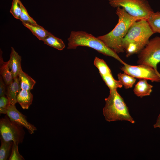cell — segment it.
Masks as SVG:
<instances>
[{
    "instance_id": "22",
    "label": "cell",
    "mask_w": 160,
    "mask_h": 160,
    "mask_svg": "<svg viewBox=\"0 0 160 160\" xmlns=\"http://www.w3.org/2000/svg\"><path fill=\"white\" fill-rule=\"evenodd\" d=\"M101 77L109 89L110 90L116 89L118 88H121L123 86L122 84L119 80H116L114 79L112 74Z\"/></svg>"
},
{
    "instance_id": "14",
    "label": "cell",
    "mask_w": 160,
    "mask_h": 160,
    "mask_svg": "<svg viewBox=\"0 0 160 160\" xmlns=\"http://www.w3.org/2000/svg\"><path fill=\"white\" fill-rule=\"evenodd\" d=\"M33 95L30 90L21 89L17 96V102L23 109H28L32 103Z\"/></svg>"
},
{
    "instance_id": "28",
    "label": "cell",
    "mask_w": 160,
    "mask_h": 160,
    "mask_svg": "<svg viewBox=\"0 0 160 160\" xmlns=\"http://www.w3.org/2000/svg\"><path fill=\"white\" fill-rule=\"evenodd\" d=\"M153 127L154 128L159 127L160 128V114L157 119L156 123L154 125Z\"/></svg>"
},
{
    "instance_id": "20",
    "label": "cell",
    "mask_w": 160,
    "mask_h": 160,
    "mask_svg": "<svg viewBox=\"0 0 160 160\" xmlns=\"http://www.w3.org/2000/svg\"><path fill=\"white\" fill-rule=\"evenodd\" d=\"M94 64L98 69L101 76L112 74L111 70L103 60L96 57L95 58Z\"/></svg>"
},
{
    "instance_id": "21",
    "label": "cell",
    "mask_w": 160,
    "mask_h": 160,
    "mask_svg": "<svg viewBox=\"0 0 160 160\" xmlns=\"http://www.w3.org/2000/svg\"><path fill=\"white\" fill-rule=\"evenodd\" d=\"M119 80L126 89L132 88L136 81L135 78L125 73L118 74Z\"/></svg>"
},
{
    "instance_id": "15",
    "label": "cell",
    "mask_w": 160,
    "mask_h": 160,
    "mask_svg": "<svg viewBox=\"0 0 160 160\" xmlns=\"http://www.w3.org/2000/svg\"><path fill=\"white\" fill-rule=\"evenodd\" d=\"M22 24L40 40L43 41L50 33L38 24H33L25 23H22Z\"/></svg>"
},
{
    "instance_id": "24",
    "label": "cell",
    "mask_w": 160,
    "mask_h": 160,
    "mask_svg": "<svg viewBox=\"0 0 160 160\" xmlns=\"http://www.w3.org/2000/svg\"><path fill=\"white\" fill-rule=\"evenodd\" d=\"M20 0H13L10 12L16 19H19L21 9L20 5Z\"/></svg>"
},
{
    "instance_id": "4",
    "label": "cell",
    "mask_w": 160,
    "mask_h": 160,
    "mask_svg": "<svg viewBox=\"0 0 160 160\" xmlns=\"http://www.w3.org/2000/svg\"><path fill=\"white\" fill-rule=\"evenodd\" d=\"M105 101V105L103 111L107 121H127L135 123L123 99L116 89L110 90L109 95Z\"/></svg>"
},
{
    "instance_id": "9",
    "label": "cell",
    "mask_w": 160,
    "mask_h": 160,
    "mask_svg": "<svg viewBox=\"0 0 160 160\" xmlns=\"http://www.w3.org/2000/svg\"><path fill=\"white\" fill-rule=\"evenodd\" d=\"M6 114L11 120L26 128L30 134H33L37 130L36 127L28 122L25 116L17 109L15 105H9Z\"/></svg>"
},
{
    "instance_id": "16",
    "label": "cell",
    "mask_w": 160,
    "mask_h": 160,
    "mask_svg": "<svg viewBox=\"0 0 160 160\" xmlns=\"http://www.w3.org/2000/svg\"><path fill=\"white\" fill-rule=\"evenodd\" d=\"M18 77L21 89L30 91L33 89L36 81L22 69L19 72Z\"/></svg>"
},
{
    "instance_id": "25",
    "label": "cell",
    "mask_w": 160,
    "mask_h": 160,
    "mask_svg": "<svg viewBox=\"0 0 160 160\" xmlns=\"http://www.w3.org/2000/svg\"><path fill=\"white\" fill-rule=\"evenodd\" d=\"M17 144L13 143L9 160H25L23 156L19 153Z\"/></svg>"
},
{
    "instance_id": "10",
    "label": "cell",
    "mask_w": 160,
    "mask_h": 160,
    "mask_svg": "<svg viewBox=\"0 0 160 160\" xmlns=\"http://www.w3.org/2000/svg\"><path fill=\"white\" fill-rule=\"evenodd\" d=\"M7 86L6 95L8 99L9 105H15L17 103V95L21 89L18 77L14 79L13 81Z\"/></svg>"
},
{
    "instance_id": "11",
    "label": "cell",
    "mask_w": 160,
    "mask_h": 160,
    "mask_svg": "<svg viewBox=\"0 0 160 160\" xmlns=\"http://www.w3.org/2000/svg\"><path fill=\"white\" fill-rule=\"evenodd\" d=\"M21 60V57L12 47L10 58L8 62L9 66L13 79L18 76L19 72L22 69Z\"/></svg>"
},
{
    "instance_id": "2",
    "label": "cell",
    "mask_w": 160,
    "mask_h": 160,
    "mask_svg": "<svg viewBox=\"0 0 160 160\" xmlns=\"http://www.w3.org/2000/svg\"><path fill=\"white\" fill-rule=\"evenodd\" d=\"M118 22L114 28L108 33L98 36L108 47L117 53L123 52V40L132 25L139 19L129 15L121 7L116 8Z\"/></svg>"
},
{
    "instance_id": "3",
    "label": "cell",
    "mask_w": 160,
    "mask_h": 160,
    "mask_svg": "<svg viewBox=\"0 0 160 160\" xmlns=\"http://www.w3.org/2000/svg\"><path fill=\"white\" fill-rule=\"evenodd\" d=\"M67 48L76 49L79 46L88 47L106 56L112 57L123 65L126 63L116 52L108 47L102 41L92 34L83 31H72L68 39Z\"/></svg>"
},
{
    "instance_id": "5",
    "label": "cell",
    "mask_w": 160,
    "mask_h": 160,
    "mask_svg": "<svg viewBox=\"0 0 160 160\" xmlns=\"http://www.w3.org/2000/svg\"><path fill=\"white\" fill-rule=\"evenodd\" d=\"M109 3L113 7L124 9L129 15L140 20L147 21L154 12L147 0H109Z\"/></svg>"
},
{
    "instance_id": "18",
    "label": "cell",
    "mask_w": 160,
    "mask_h": 160,
    "mask_svg": "<svg viewBox=\"0 0 160 160\" xmlns=\"http://www.w3.org/2000/svg\"><path fill=\"white\" fill-rule=\"evenodd\" d=\"M147 21L154 33H160V12H153Z\"/></svg>"
},
{
    "instance_id": "23",
    "label": "cell",
    "mask_w": 160,
    "mask_h": 160,
    "mask_svg": "<svg viewBox=\"0 0 160 160\" xmlns=\"http://www.w3.org/2000/svg\"><path fill=\"white\" fill-rule=\"evenodd\" d=\"M21 11L19 19L22 23H30L33 24H37L36 21L28 14V12L21 1H20Z\"/></svg>"
},
{
    "instance_id": "1",
    "label": "cell",
    "mask_w": 160,
    "mask_h": 160,
    "mask_svg": "<svg viewBox=\"0 0 160 160\" xmlns=\"http://www.w3.org/2000/svg\"><path fill=\"white\" fill-rule=\"evenodd\" d=\"M154 33L147 20L141 19L134 23L122 41L126 57L138 54L148 44Z\"/></svg>"
},
{
    "instance_id": "26",
    "label": "cell",
    "mask_w": 160,
    "mask_h": 160,
    "mask_svg": "<svg viewBox=\"0 0 160 160\" xmlns=\"http://www.w3.org/2000/svg\"><path fill=\"white\" fill-rule=\"evenodd\" d=\"M9 105L8 98L5 96L0 98V113L1 114H6L7 108Z\"/></svg>"
},
{
    "instance_id": "8",
    "label": "cell",
    "mask_w": 160,
    "mask_h": 160,
    "mask_svg": "<svg viewBox=\"0 0 160 160\" xmlns=\"http://www.w3.org/2000/svg\"><path fill=\"white\" fill-rule=\"evenodd\" d=\"M124 65L121 70L135 78L160 82V73L150 66L144 64L131 65L126 63Z\"/></svg>"
},
{
    "instance_id": "7",
    "label": "cell",
    "mask_w": 160,
    "mask_h": 160,
    "mask_svg": "<svg viewBox=\"0 0 160 160\" xmlns=\"http://www.w3.org/2000/svg\"><path fill=\"white\" fill-rule=\"evenodd\" d=\"M138 54V63L148 65L157 71V65L160 62V37L150 40Z\"/></svg>"
},
{
    "instance_id": "27",
    "label": "cell",
    "mask_w": 160,
    "mask_h": 160,
    "mask_svg": "<svg viewBox=\"0 0 160 160\" xmlns=\"http://www.w3.org/2000/svg\"><path fill=\"white\" fill-rule=\"evenodd\" d=\"M7 85L4 81L2 76H0V97L5 96L6 93Z\"/></svg>"
},
{
    "instance_id": "6",
    "label": "cell",
    "mask_w": 160,
    "mask_h": 160,
    "mask_svg": "<svg viewBox=\"0 0 160 160\" xmlns=\"http://www.w3.org/2000/svg\"><path fill=\"white\" fill-rule=\"evenodd\" d=\"M22 125L11 120L8 116L0 120L1 140L12 141L18 145L22 143L25 132Z\"/></svg>"
},
{
    "instance_id": "13",
    "label": "cell",
    "mask_w": 160,
    "mask_h": 160,
    "mask_svg": "<svg viewBox=\"0 0 160 160\" xmlns=\"http://www.w3.org/2000/svg\"><path fill=\"white\" fill-rule=\"evenodd\" d=\"M2 52L0 49V73L1 76L7 85L11 83L13 78L9 66L8 61H4L2 57Z\"/></svg>"
},
{
    "instance_id": "19",
    "label": "cell",
    "mask_w": 160,
    "mask_h": 160,
    "mask_svg": "<svg viewBox=\"0 0 160 160\" xmlns=\"http://www.w3.org/2000/svg\"><path fill=\"white\" fill-rule=\"evenodd\" d=\"M1 141L0 148V160H7L9 157L11 149H12L13 142L12 141Z\"/></svg>"
},
{
    "instance_id": "17",
    "label": "cell",
    "mask_w": 160,
    "mask_h": 160,
    "mask_svg": "<svg viewBox=\"0 0 160 160\" xmlns=\"http://www.w3.org/2000/svg\"><path fill=\"white\" fill-rule=\"evenodd\" d=\"M44 43L59 50H63L65 45L61 39L57 37L50 33L43 41Z\"/></svg>"
},
{
    "instance_id": "12",
    "label": "cell",
    "mask_w": 160,
    "mask_h": 160,
    "mask_svg": "<svg viewBox=\"0 0 160 160\" xmlns=\"http://www.w3.org/2000/svg\"><path fill=\"white\" fill-rule=\"evenodd\" d=\"M153 86L148 84L146 80L141 79L135 85L133 91L135 95L142 98L149 95L152 91Z\"/></svg>"
}]
</instances>
